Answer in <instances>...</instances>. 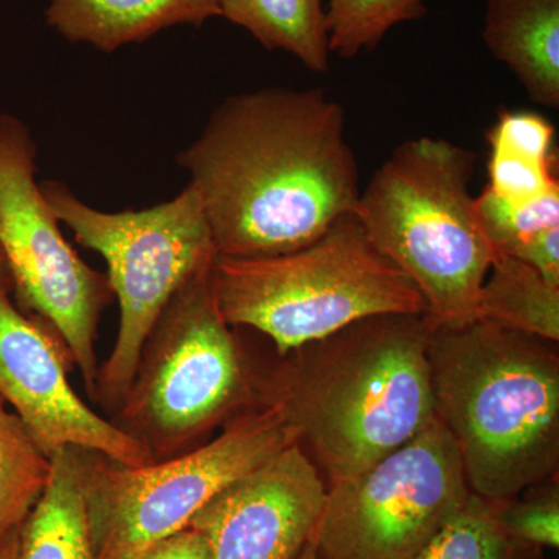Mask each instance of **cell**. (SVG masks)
Masks as SVG:
<instances>
[{
	"instance_id": "obj_1",
	"label": "cell",
	"mask_w": 559,
	"mask_h": 559,
	"mask_svg": "<svg viewBox=\"0 0 559 559\" xmlns=\"http://www.w3.org/2000/svg\"><path fill=\"white\" fill-rule=\"evenodd\" d=\"M178 164L200 193L219 257L293 252L352 215L359 165L340 103L322 90L231 95Z\"/></svg>"
},
{
	"instance_id": "obj_2",
	"label": "cell",
	"mask_w": 559,
	"mask_h": 559,
	"mask_svg": "<svg viewBox=\"0 0 559 559\" xmlns=\"http://www.w3.org/2000/svg\"><path fill=\"white\" fill-rule=\"evenodd\" d=\"M425 314L358 320L255 370L257 406L286 419L326 485L358 476L437 421Z\"/></svg>"
},
{
	"instance_id": "obj_3",
	"label": "cell",
	"mask_w": 559,
	"mask_h": 559,
	"mask_svg": "<svg viewBox=\"0 0 559 559\" xmlns=\"http://www.w3.org/2000/svg\"><path fill=\"white\" fill-rule=\"evenodd\" d=\"M437 419L457 447L471 491L516 498L559 463L558 342L474 320L430 329Z\"/></svg>"
},
{
	"instance_id": "obj_4",
	"label": "cell",
	"mask_w": 559,
	"mask_h": 559,
	"mask_svg": "<svg viewBox=\"0 0 559 559\" xmlns=\"http://www.w3.org/2000/svg\"><path fill=\"white\" fill-rule=\"evenodd\" d=\"M476 154L450 140L401 143L360 190L356 218L373 248L425 300L430 329L476 320L477 300L498 252L477 213Z\"/></svg>"
},
{
	"instance_id": "obj_5",
	"label": "cell",
	"mask_w": 559,
	"mask_h": 559,
	"mask_svg": "<svg viewBox=\"0 0 559 559\" xmlns=\"http://www.w3.org/2000/svg\"><path fill=\"white\" fill-rule=\"evenodd\" d=\"M212 289L226 322L260 331L278 356L358 320L425 314L421 294L373 248L355 213L293 252L216 257Z\"/></svg>"
},
{
	"instance_id": "obj_6",
	"label": "cell",
	"mask_w": 559,
	"mask_h": 559,
	"mask_svg": "<svg viewBox=\"0 0 559 559\" xmlns=\"http://www.w3.org/2000/svg\"><path fill=\"white\" fill-rule=\"evenodd\" d=\"M252 407L255 369L221 314L210 267L162 312L114 423L159 462L201 447Z\"/></svg>"
},
{
	"instance_id": "obj_7",
	"label": "cell",
	"mask_w": 559,
	"mask_h": 559,
	"mask_svg": "<svg viewBox=\"0 0 559 559\" xmlns=\"http://www.w3.org/2000/svg\"><path fill=\"white\" fill-rule=\"evenodd\" d=\"M39 187L58 221L108 264L106 277L119 300L120 325L108 359L98 369L92 399L117 411L162 312L189 280L210 270L218 257L204 205L191 183L164 204L117 213L91 207L58 180Z\"/></svg>"
},
{
	"instance_id": "obj_8",
	"label": "cell",
	"mask_w": 559,
	"mask_h": 559,
	"mask_svg": "<svg viewBox=\"0 0 559 559\" xmlns=\"http://www.w3.org/2000/svg\"><path fill=\"white\" fill-rule=\"evenodd\" d=\"M294 443L297 436L286 419L261 406L231 418L201 447L143 466L76 448L94 558L143 559L160 540L189 527L231 481Z\"/></svg>"
},
{
	"instance_id": "obj_9",
	"label": "cell",
	"mask_w": 559,
	"mask_h": 559,
	"mask_svg": "<svg viewBox=\"0 0 559 559\" xmlns=\"http://www.w3.org/2000/svg\"><path fill=\"white\" fill-rule=\"evenodd\" d=\"M36 145L16 117L0 114V249L17 307L46 323L79 367L87 392L97 385L98 322L112 301L108 277L80 259L39 183Z\"/></svg>"
},
{
	"instance_id": "obj_10",
	"label": "cell",
	"mask_w": 559,
	"mask_h": 559,
	"mask_svg": "<svg viewBox=\"0 0 559 559\" xmlns=\"http://www.w3.org/2000/svg\"><path fill=\"white\" fill-rule=\"evenodd\" d=\"M469 495L457 447L437 419L358 476L326 485L310 544L318 559H412Z\"/></svg>"
},
{
	"instance_id": "obj_11",
	"label": "cell",
	"mask_w": 559,
	"mask_h": 559,
	"mask_svg": "<svg viewBox=\"0 0 559 559\" xmlns=\"http://www.w3.org/2000/svg\"><path fill=\"white\" fill-rule=\"evenodd\" d=\"M70 364L57 334L11 300L10 283L0 285V399L22 419L39 450L49 459L79 448L124 466L153 462L142 443L80 399L69 381Z\"/></svg>"
},
{
	"instance_id": "obj_12",
	"label": "cell",
	"mask_w": 559,
	"mask_h": 559,
	"mask_svg": "<svg viewBox=\"0 0 559 559\" xmlns=\"http://www.w3.org/2000/svg\"><path fill=\"white\" fill-rule=\"evenodd\" d=\"M325 498V477L294 443L231 481L189 527L204 536L210 559H297Z\"/></svg>"
},
{
	"instance_id": "obj_13",
	"label": "cell",
	"mask_w": 559,
	"mask_h": 559,
	"mask_svg": "<svg viewBox=\"0 0 559 559\" xmlns=\"http://www.w3.org/2000/svg\"><path fill=\"white\" fill-rule=\"evenodd\" d=\"M481 35L530 100L559 109V0H487Z\"/></svg>"
},
{
	"instance_id": "obj_14",
	"label": "cell",
	"mask_w": 559,
	"mask_h": 559,
	"mask_svg": "<svg viewBox=\"0 0 559 559\" xmlns=\"http://www.w3.org/2000/svg\"><path fill=\"white\" fill-rule=\"evenodd\" d=\"M221 17L218 0H50L47 21L70 43L114 51L175 25Z\"/></svg>"
},
{
	"instance_id": "obj_15",
	"label": "cell",
	"mask_w": 559,
	"mask_h": 559,
	"mask_svg": "<svg viewBox=\"0 0 559 559\" xmlns=\"http://www.w3.org/2000/svg\"><path fill=\"white\" fill-rule=\"evenodd\" d=\"M75 450L51 455L46 489L20 527L17 559H95Z\"/></svg>"
},
{
	"instance_id": "obj_16",
	"label": "cell",
	"mask_w": 559,
	"mask_h": 559,
	"mask_svg": "<svg viewBox=\"0 0 559 559\" xmlns=\"http://www.w3.org/2000/svg\"><path fill=\"white\" fill-rule=\"evenodd\" d=\"M221 17L245 28L264 49L282 50L314 73L330 69L325 0H218Z\"/></svg>"
},
{
	"instance_id": "obj_17",
	"label": "cell",
	"mask_w": 559,
	"mask_h": 559,
	"mask_svg": "<svg viewBox=\"0 0 559 559\" xmlns=\"http://www.w3.org/2000/svg\"><path fill=\"white\" fill-rule=\"evenodd\" d=\"M476 320L559 341V285L535 267L498 253L477 300Z\"/></svg>"
},
{
	"instance_id": "obj_18",
	"label": "cell",
	"mask_w": 559,
	"mask_h": 559,
	"mask_svg": "<svg viewBox=\"0 0 559 559\" xmlns=\"http://www.w3.org/2000/svg\"><path fill=\"white\" fill-rule=\"evenodd\" d=\"M50 459L0 399V546L21 527L46 489Z\"/></svg>"
},
{
	"instance_id": "obj_19",
	"label": "cell",
	"mask_w": 559,
	"mask_h": 559,
	"mask_svg": "<svg viewBox=\"0 0 559 559\" xmlns=\"http://www.w3.org/2000/svg\"><path fill=\"white\" fill-rule=\"evenodd\" d=\"M538 550L510 536L498 500L471 491L459 513L412 559H536Z\"/></svg>"
},
{
	"instance_id": "obj_20",
	"label": "cell",
	"mask_w": 559,
	"mask_h": 559,
	"mask_svg": "<svg viewBox=\"0 0 559 559\" xmlns=\"http://www.w3.org/2000/svg\"><path fill=\"white\" fill-rule=\"evenodd\" d=\"M428 14L425 0H330V51L353 60L377 49L396 25L419 21Z\"/></svg>"
},
{
	"instance_id": "obj_21",
	"label": "cell",
	"mask_w": 559,
	"mask_h": 559,
	"mask_svg": "<svg viewBox=\"0 0 559 559\" xmlns=\"http://www.w3.org/2000/svg\"><path fill=\"white\" fill-rule=\"evenodd\" d=\"M476 204L485 235L503 255H511L540 231L559 226V187L522 202L503 200L484 189Z\"/></svg>"
},
{
	"instance_id": "obj_22",
	"label": "cell",
	"mask_w": 559,
	"mask_h": 559,
	"mask_svg": "<svg viewBox=\"0 0 559 559\" xmlns=\"http://www.w3.org/2000/svg\"><path fill=\"white\" fill-rule=\"evenodd\" d=\"M488 183L485 189L503 200L522 202L540 197L559 187L557 157L533 160L518 154L491 151L488 160Z\"/></svg>"
},
{
	"instance_id": "obj_23",
	"label": "cell",
	"mask_w": 559,
	"mask_h": 559,
	"mask_svg": "<svg viewBox=\"0 0 559 559\" xmlns=\"http://www.w3.org/2000/svg\"><path fill=\"white\" fill-rule=\"evenodd\" d=\"M499 518L503 527L521 543L533 547L559 546L558 487L528 500H498Z\"/></svg>"
},
{
	"instance_id": "obj_24",
	"label": "cell",
	"mask_w": 559,
	"mask_h": 559,
	"mask_svg": "<svg viewBox=\"0 0 559 559\" xmlns=\"http://www.w3.org/2000/svg\"><path fill=\"white\" fill-rule=\"evenodd\" d=\"M554 139V124L540 114L528 110H503L487 134L491 151H503L540 162L557 157Z\"/></svg>"
},
{
	"instance_id": "obj_25",
	"label": "cell",
	"mask_w": 559,
	"mask_h": 559,
	"mask_svg": "<svg viewBox=\"0 0 559 559\" xmlns=\"http://www.w3.org/2000/svg\"><path fill=\"white\" fill-rule=\"evenodd\" d=\"M509 257L524 261L544 278L559 285V226L530 238Z\"/></svg>"
},
{
	"instance_id": "obj_26",
	"label": "cell",
	"mask_w": 559,
	"mask_h": 559,
	"mask_svg": "<svg viewBox=\"0 0 559 559\" xmlns=\"http://www.w3.org/2000/svg\"><path fill=\"white\" fill-rule=\"evenodd\" d=\"M143 559H210V554L204 536L187 527L160 540Z\"/></svg>"
},
{
	"instance_id": "obj_27",
	"label": "cell",
	"mask_w": 559,
	"mask_h": 559,
	"mask_svg": "<svg viewBox=\"0 0 559 559\" xmlns=\"http://www.w3.org/2000/svg\"><path fill=\"white\" fill-rule=\"evenodd\" d=\"M17 551H20V528L14 530L9 538L3 540L0 546V559H17Z\"/></svg>"
},
{
	"instance_id": "obj_28",
	"label": "cell",
	"mask_w": 559,
	"mask_h": 559,
	"mask_svg": "<svg viewBox=\"0 0 559 559\" xmlns=\"http://www.w3.org/2000/svg\"><path fill=\"white\" fill-rule=\"evenodd\" d=\"M3 283H10L11 285V278L5 257H3L2 249H0V285H3Z\"/></svg>"
},
{
	"instance_id": "obj_29",
	"label": "cell",
	"mask_w": 559,
	"mask_h": 559,
	"mask_svg": "<svg viewBox=\"0 0 559 559\" xmlns=\"http://www.w3.org/2000/svg\"><path fill=\"white\" fill-rule=\"evenodd\" d=\"M297 559H318V557H316L314 549H312L311 544H308L304 551H301L300 557Z\"/></svg>"
}]
</instances>
